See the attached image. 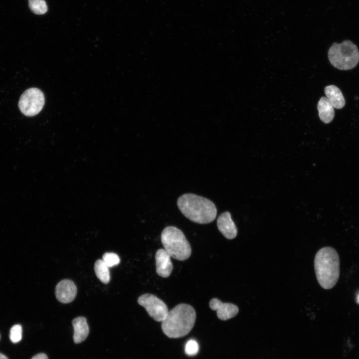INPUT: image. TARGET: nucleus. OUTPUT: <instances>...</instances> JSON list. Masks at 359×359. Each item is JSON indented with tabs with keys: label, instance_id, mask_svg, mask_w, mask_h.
<instances>
[{
	"label": "nucleus",
	"instance_id": "nucleus-13",
	"mask_svg": "<svg viewBox=\"0 0 359 359\" xmlns=\"http://www.w3.org/2000/svg\"><path fill=\"white\" fill-rule=\"evenodd\" d=\"M325 93L334 108L340 109L344 107L345 100L339 88L334 85L327 86L325 88Z\"/></svg>",
	"mask_w": 359,
	"mask_h": 359
},
{
	"label": "nucleus",
	"instance_id": "nucleus-1",
	"mask_svg": "<svg viewBox=\"0 0 359 359\" xmlns=\"http://www.w3.org/2000/svg\"><path fill=\"white\" fill-rule=\"evenodd\" d=\"M177 205L182 214L188 219L199 224L212 222L216 216L217 209L208 198L193 193H185L177 200Z\"/></svg>",
	"mask_w": 359,
	"mask_h": 359
},
{
	"label": "nucleus",
	"instance_id": "nucleus-15",
	"mask_svg": "<svg viewBox=\"0 0 359 359\" xmlns=\"http://www.w3.org/2000/svg\"><path fill=\"white\" fill-rule=\"evenodd\" d=\"M94 270L97 278L103 283L107 284L110 280L109 267L102 259L97 260L94 264Z\"/></svg>",
	"mask_w": 359,
	"mask_h": 359
},
{
	"label": "nucleus",
	"instance_id": "nucleus-7",
	"mask_svg": "<svg viewBox=\"0 0 359 359\" xmlns=\"http://www.w3.org/2000/svg\"><path fill=\"white\" fill-rule=\"evenodd\" d=\"M138 303L156 321L163 322L167 316L169 310L167 305L154 295L149 293L143 294L138 298Z\"/></svg>",
	"mask_w": 359,
	"mask_h": 359
},
{
	"label": "nucleus",
	"instance_id": "nucleus-10",
	"mask_svg": "<svg viewBox=\"0 0 359 359\" xmlns=\"http://www.w3.org/2000/svg\"><path fill=\"white\" fill-rule=\"evenodd\" d=\"M171 256L164 249H159L155 255L156 272L163 278L170 276L173 269Z\"/></svg>",
	"mask_w": 359,
	"mask_h": 359
},
{
	"label": "nucleus",
	"instance_id": "nucleus-21",
	"mask_svg": "<svg viewBox=\"0 0 359 359\" xmlns=\"http://www.w3.org/2000/svg\"><path fill=\"white\" fill-rule=\"evenodd\" d=\"M0 359H8L5 355L0 353Z\"/></svg>",
	"mask_w": 359,
	"mask_h": 359
},
{
	"label": "nucleus",
	"instance_id": "nucleus-14",
	"mask_svg": "<svg viewBox=\"0 0 359 359\" xmlns=\"http://www.w3.org/2000/svg\"><path fill=\"white\" fill-rule=\"evenodd\" d=\"M321 120L326 124L330 123L334 118V108L326 97H322L317 106Z\"/></svg>",
	"mask_w": 359,
	"mask_h": 359
},
{
	"label": "nucleus",
	"instance_id": "nucleus-3",
	"mask_svg": "<svg viewBox=\"0 0 359 359\" xmlns=\"http://www.w3.org/2000/svg\"><path fill=\"white\" fill-rule=\"evenodd\" d=\"M314 267L317 281L323 288L330 289L336 284L340 276V259L334 248L320 249L315 255Z\"/></svg>",
	"mask_w": 359,
	"mask_h": 359
},
{
	"label": "nucleus",
	"instance_id": "nucleus-11",
	"mask_svg": "<svg viewBox=\"0 0 359 359\" xmlns=\"http://www.w3.org/2000/svg\"><path fill=\"white\" fill-rule=\"evenodd\" d=\"M217 226L222 235L228 239H232L237 235V228L229 212H224L218 216Z\"/></svg>",
	"mask_w": 359,
	"mask_h": 359
},
{
	"label": "nucleus",
	"instance_id": "nucleus-22",
	"mask_svg": "<svg viewBox=\"0 0 359 359\" xmlns=\"http://www.w3.org/2000/svg\"><path fill=\"white\" fill-rule=\"evenodd\" d=\"M356 301L358 304L359 305V293L357 295L356 298Z\"/></svg>",
	"mask_w": 359,
	"mask_h": 359
},
{
	"label": "nucleus",
	"instance_id": "nucleus-16",
	"mask_svg": "<svg viewBox=\"0 0 359 359\" xmlns=\"http://www.w3.org/2000/svg\"><path fill=\"white\" fill-rule=\"evenodd\" d=\"M28 5L30 10L36 14H43L47 10L44 0H28Z\"/></svg>",
	"mask_w": 359,
	"mask_h": 359
},
{
	"label": "nucleus",
	"instance_id": "nucleus-8",
	"mask_svg": "<svg viewBox=\"0 0 359 359\" xmlns=\"http://www.w3.org/2000/svg\"><path fill=\"white\" fill-rule=\"evenodd\" d=\"M210 308L216 311L218 318L226 321L235 317L238 313L237 306L230 303H223L217 298H212L209 303Z\"/></svg>",
	"mask_w": 359,
	"mask_h": 359
},
{
	"label": "nucleus",
	"instance_id": "nucleus-2",
	"mask_svg": "<svg viewBox=\"0 0 359 359\" xmlns=\"http://www.w3.org/2000/svg\"><path fill=\"white\" fill-rule=\"evenodd\" d=\"M196 312L190 305L180 304L169 311L162 322L163 333L170 338H181L188 334L195 323Z\"/></svg>",
	"mask_w": 359,
	"mask_h": 359
},
{
	"label": "nucleus",
	"instance_id": "nucleus-17",
	"mask_svg": "<svg viewBox=\"0 0 359 359\" xmlns=\"http://www.w3.org/2000/svg\"><path fill=\"white\" fill-rule=\"evenodd\" d=\"M22 327L20 325L16 324L13 326L9 332V339L13 343H17L22 339Z\"/></svg>",
	"mask_w": 359,
	"mask_h": 359
},
{
	"label": "nucleus",
	"instance_id": "nucleus-20",
	"mask_svg": "<svg viewBox=\"0 0 359 359\" xmlns=\"http://www.w3.org/2000/svg\"><path fill=\"white\" fill-rule=\"evenodd\" d=\"M31 359H48V358L45 354L40 353L35 355Z\"/></svg>",
	"mask_w": 359,
	"mask_h": 359
},
{
	"label": "nucleus",
	"instance_id": "nucleus-4",
	"mask_svg": "<svg viewBox=\"0 0 359 359\" xmlns=\"http://www.w3.org/2000/svg\"><path fill=\"white\" fill-rule=\"evenodd\" d=\"M161 240L164 249L171 257L184 261L190 256V244L183 232L177 227L169 226L165 228L162 232Z\"/></svg>",
	"mask_w": 359,
	"mask_h": 359
},
{
	"label": "nucleus",
	"instance_id": "nucleus-9",
	"mask_svg": "<svg viewBox=\"0 0 359 359\" xmlns=\"http://www.w3.org/2000/svg\"><path fill=\"white\" fill-rule=\"evenodd\" d=\"M77 294V288L74 283L70 280L60 281L55 287L57 299L62 303H69L73 301Z\"/></svg>",
	"mask_w": 359,
	"mask_h": 359
},
{
	"label": "nucleus",
	"instance_id": "nucleus-18",
	"mask_svg": "<svg viewBox=\"0 0 359 359\" xmlns=\"http://www.w3.org/2000/svg\"><path fill=\"white\" fill-rule=\"evenodd\" d=\"M102 260L109 268L117 265L120 261L118 255L112 252L105 253L103 256Z\"/></svg>",
	"mask_w": 359,
	"mask_h": 359
},
{
	"label": "nucleus",
	"instance_id": "nucleus-6",
	"mask_svg": "<svg viewBox=\"0 0 359 359\" xmlns=\"http://www.w3.org/2000/svg\"><path fill=\"white\" fill-rule=\"evenodd\" d=\"M44 104L43 93L36 88H30L25 90L20 97L18 102L20 111L27 116L37 115L42 110Z\"/></svg>",
	"mask_w": 359,
	"mask_h": 359
},
{
	"label": "nucleus",
	"instance_id": "nucleus-19",
	"mask_svg": "<svg viewBox=\"0 0 359 359\" xmlns=\"http://www.w3.org/2000/svg\"><path fill=\"white\" fill-rule=\"evenodd\" d=\"M198 350V345L194 340H189L185 344L184 351L187 356H192L196 355Z\"/></svg>",
	"mask_w": 359,
	"mask_h": 359
},
{
	"label": "nucleus",
	"instance_id": "nucleus-5",
	"mask_svg": "<svg viewBox=\"0 0 359 359\" xmlns=\"http://www.w3.org/2000/svg\"><path fill=\"white\" fill-rule=\"evenodd\" d=\"M330 62L335 68L347 70L354 68L359 62V51L351 41L334 43L328 51Z\"/></svg>",
	"mask_w": 359,
	"mask_h": 359
},
{
	"label": "nucleus",
	"instance_id": "nucleus-12",
	"mask_svg": "<svg viewBox=\"0 0 359 359\" xmlns=\"http://www.w3.org/2000/svg\"><path fill=\"white\" fill-rule=\"evenodd\" d=\"M72 323L74 329V342L76 344L80 343L86 339L89 334V329L86 319L78 317L73 319Z\"/></svg>",
	"mask_w": 359,
	"mask_h": 359
}]
</instances>
